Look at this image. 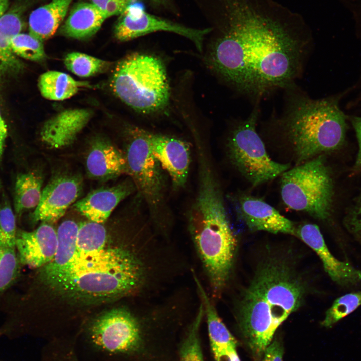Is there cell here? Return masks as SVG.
<instances>
[{"mask_svg": "<svg viewBox=\"0 0 361 361\" xmlns=\"http://www.w3.org/2000/svg\"><path fill=\"white\" fill-rule=\"evenodd\" d=\"M216 361H240L236 348H232L214 357Z\"/></svg>", "mask_w": 361, "mask_h": 361, "instance_id": "38", "label": "cell"}, {"mask_svg": "<svg viewBox=\"0 0 361 361\" xmlns=\"http://www.w3.org/2000/svg\"><path fill=\"white\" fill-rule=\"evenodd\" d=\"M350 120L355 130L358 143V153L353 167V173H357L361 171V117H352Z\"/></svg>", "mask_w": 361, "mask_h": 361, "instance_id": "36", "label": "cell"}, {"mask_svg": "<svg viewBox=\"0 0 361 361\" xmlns=\"http://www.w3.org/2000/svg\"><path fill=\"white\" fill-rule=\"evenodd\" d=\"M88 176L93 179L108 180L127 174V163L123 150L108 138L93 137L90 141L85 157Z\"/></svg>", "mask_w": 361, "mask_h": 361, "instance_id": "16", "label": "cell"}, {"mask_svg": "<svg viewBox=\"0 0 361 361\" xmlns=\"http://www.w3.org/2000/svg\"><path fill=\"white\" fill-rule=\"evenodd\" d=\"M107 231L102 224L92 221L79 224L77 250L83 252L100 250L106 246Z\"/></svg>", "mask_w": 361, "mask_h": 361, "instance_id": "27", "label": "cell"}, {"mask_svg": "<svg viewBox=\"0 0 361 361\" xmlns=\"http://www.w3.org/2000/svg\"><path fill=\"white\" fill-rule=\"evenodd\" d=\"M198 293L206 316L211 347L214 357L230 349L236 348L237 342L219 317L217 310L201 282L192 271Z\"/></svg>", "mask_w": 361, "mask_h": 361, "instance_id": "21", "label": "cell"}, {"mask_svg": "<svg viewBox=\"0 0 361 361\" xmlns=\"http://www.w3.org/2000/svg\"><path fill=\"white\" fill-rule=\"evenodd\" d=\"M344 224L348 232L361 244V194L349 209Z\"/></svg>", "mask_w": 361, "mask_h": 361, "instance_id": "34", "label": "cell"}, {"mask_svg": "<svg viewBox=\"0 0 361 361\" xmlns=\"http://www.w3.org/2000/svg\"><path fill=\"white\" fill-rule=\"evenodd\" d=\"M9 4V0H0V18L6 13Z\"/></svg>", "mask_w": 361, "mask_h": 361, "instance_id": "39", "label": "cell"}, {"mask_svg": "<svg viewBox=\"0 0 361 361\" xmlns=\"http://www.w3.org/2000/svg\"><path fill=\"white\" fill-rule=\"evenodd\" d=\"M110 86L121 101L144 114L163 110L169 100L164 66L150 55L133 53L120 60L113 70Z\"/></svg>", "mask_w": 361, "mask_h": 361, "instance_id": "7", "label": "cell"}, {"mask_svg": "<svg viewBox=\"0 0 361 361\" xmlns=\"http://www.w3.org/2000/svg\"><path fill=\"white\" fill-rule=\"evenodd\" d=\"M82 341L87 349L98 358L104 361H117L140 348V324L127 309H112L101 314L90 323Z\"/></svg>", "mask_w": 361, "mask_h": 361, "instance_id": "10", "label": "cell"}, {"mask_svg": "<svg viewBox=\"0 0 361 361\" xmlns=\"http://www.w3.org/2000/svg\"><path fill=\"white\" fill-rule=\"evenodd\" d=\"M151 2H152L154 4H155L156 5H164L165 4H167V3L169 1V0H150Z\"/></svg>", "mask_w": 361, "mask_h": 361, "instance_id": "41", "label": "cell"}, {"mask_svg": "<svg viewBox=\"0 0 361 361\" xmlns=\"http://www.w3.org/2000/svg\"><path fill=\"white\" fill-rule=\"evenodd\" d=\"M258 116L256 106L249 117L234 128L227 143L231 163L254 186L275 179L290 167L289 164L273 161L267 154L256 129Z\"/></svg>", "mask_w": 361, "mask_h": 361, "instance_id": "9", "label": "cell"}, {"mask_svg": "<svg viewBox=\"0 0 361 361\" xmlns=\"http://www.w3.org/2000/svg\"><path fill=\"white\" fill-rule=\"evenodd\" d=\"M204 316V307L201 302L188 335L182 345L180 361H204L199 336V331Z\"/></svg>", "mask_w": 361, "mask_h": 361, "instance_id": "31", "label": "cell"}, {"mask_svg": "<svg viewBox=\"0 0 361 361\" xmlns=\"http://www.w3.org/2000/svg\"><path fill=\"white\" fill-rule=\"evenodd\" d=\"M72 348H73V347H72ZM63 350H64V349L61 350H60V351H59V352L56 354V355L55 356V357H54V358L53 359L52 361H54V360H55V359L56 358V357H57V356L61 352H62V351H63Z\"/></svg>", "mask_w": 361, "mask_h": 361, "instance_id": "42", "label": "cell"}, {"mask_svg": "<svg viewBox=\"0 0 361 361\" xmlns=\"http://www.w3.org/2000/svg\"><path fill=\"white\" fill-rule=\"evenodd\" d=\"M7 137V128L0 112V163L3 157L6 140Z\"/></svg>", "mask_w": 361, "mask_h": 361, "instance_id": "37", "label": "cell"}, {"mask_svg": "<svg viewBox=\"0 0 361 361\" xmlns=\"http://www.w3.org/2000/svg\"><path fill=\"white\" fill-rule=\"evenodd\" d=\"M159 31L174 33L185 37L201 51L205 38L211 33L212 29L191 28L154 15L147 12L143 6L137 2L119 15L114 28V36L120 41H129Z\"/></svg>", "mask_w": 361, "mask_h": 361, "instance_id": "11", "label": "cell"}, {"mask_svg": "<svg viewBox=\"0 0 361 361\" xmlns=\"http://www.w3.org/2000/svg\"><path fill=\"white\" fill-rule=\"evenodd\" d=\"M11 48L15 55L32 61H40L46 57L43 41L30 33L16 35L12 39Z\"/></svg>", "mask_w": 361, "mask_h": 361, "instance_id": "32", "label": "cell"}, {"mask_svg": "<svg viewBox=\"0 0 361 361\" xmlns=\"http://www.w3.org/2000/svg\"><path fill=\"white\" fill-rule=\"evenodd\" d=\"M64 62L68 70L81 77L94 75L104 70L110 65L107 61L77 52L67 54Z\"/></svg>", "mask_w": 361, "mask_h": 361, "instance_id": "29", "label": "cell"}, {"mask_svg": "<svg viewBox=\"0 0 361 361\" xmlns=\"http://www.w3.org/2000/svg\"><path fill=\"white\" fill-rule=\"evenodd\" d=\"M79 224L72 220L63 221L57 230L58 245L53 260L39 268L38 278L51 277L64 268L71 260L77 250Z\"/></svg>", "mask_w": 361, "mask_h": 361, "instance_id": "23", "label": "cell"}, {"mask_svg": "<svg viewBox=\"0 0 361 361\" xmlns=\"http://www.w3.org/2000/svg\"><path fill=\"white\" fill-rule=\"evenodd\" d=\"M43 180L35 172L21 173L17 177L14 196L16 213L20 216L25 211L35 208L42 195Z\"/></svg>", "mask_w": 361, "mask_h": 361, "instance_id": "25", "label": "cell"}, {"mask_svg": "<svg viewBox=\"0 0 361 361\" xmlns=\"http://www.w3.org/2000/svg\"><path fill=\"white\" fill-rule=\"evenodd\" d=\"M283 352L281 342L275 339L266 348L261 361H283Z\"/></svg>", "mask_w": 361, "mask_h": 361, "instance_id": "35", "label": "cell"}, {"mask_svg": "<svg viewBox=\"0 0 361 361\" xmlns=\"http://www.w3.org/2000/svg\"><path fill=\"white\" fill-rule=\"evenodd\" d=\"M106 19L102 12L92 3L79 2L70 10L60 32L74 39H87L99 30Z\"/></svg>", "mask_w": 361, "mask_h": 361, "instance_id": "20", "label": "cell"}, {"mask_svg": "<svg viewBox=\"0 0 361 361\" xmlns=\"http://www.w3.org/2000/svg\"><path fill=\"white\" fill-rule=\"evenodd\" d=\"M92 117L88 109H67L47 120L41 127V141L49 149H60L72 144Z\"/></svg>", "mask_w": 361, "mask_h": 361, "instance_id": "18", "label": "cell"}, {"mask_svg": "<svg viewBox=\"0 0 361 361\" xmlns=\"http://www.w3.org/2000/svg\"><path fill=\"white\" fill-rule=\"evenodd\" d=\"M147 135V131L137 127L126 129L123 151L127 174L142 198L153 227L166 235L173 219L168 201V181L166 173L151 152Z\"/></svg>", "mask_w": 361, "mask_h": 361, "instance_id": "6", "label": "cell"}, {"mask_svg": "<svg viewBox=\"0 0 361 361\" xmlns=\"http://www.w3.org/2000/svg\"><path fill=\"white\" fill-rule=\"evenodd\" d=\"M305 55L303 46L281 29L237 20L215 33L206 61L236 90L257 99L292 87Z\"/></svg>", "mask_w": 361, "mask_h": 361, "instance_id": "1", "label": "cell"}, {"mask_svg": "<svg viewBox=\"0 0 361 361\" xmlns=\"http://www.w3.org/2000/svg\"><path fill=\"white\" fill-rule=\"evenodd\" d=\"M186 220L211 296L219 298L228 281L238 245L226 206L218 203L203 205L190 214Z\"/></svg>", "mask_w": 361, "mask_h": 361, "instance_id": "5", "label": "cell"}, {"mask_svg": "<svg viewBox=\"0 0 361 361\" xmlns=\"http://www.w3.org/2000/svg\"><path fill=\"white\" fill-rule=\"evenodd\" d=\"M151 152L170 180L174 191L184 188L191 162L190 144L181 139L148 131Z\"/></svg>", "mask_w": 361, "mask_h": 361, "instance_id": "13", "label": "cell"}, {"mask_svg": "<svg viewBox=\"0 0 361 361\" xmlns=\"http://www.w3.org/2000/svg\"><path fill=\"white\" fill-rule=\"evenodd\" d=\"M0 190H1V182H0Z\"/></svg>", "mask_w": 361, "mask_h": 361, "instance_id": "45", "label": "cell"}, {"mask_svg": "<svg viewBox=\"0 0 361 361\" xmlns=\"http://www.w3.org/2000/svg\"><path fill=\"white\" fill-rule=\"evenodd\" d=\"M38 85L43 97L55 101L68 99L81 87L89 86L88 83L77 81L68 74L57 71H48L41 74Z\"/></svg>", "mask_w": 361, "mask_h": 361, "instance_id": "24", "label": "cell"}, {"mask_svg": "<svg viewBox=\"0 0 361 361\" xmlns=\"http://www.w3.org/2000/svg\"><path fill=\"white\" fill-rule=\"evenodd\" d=\"M333 184L322 155L317 156L281 175V195L289 208L325 220L331 215Z\"/></svg>", "mask_w": 361, "mask_h": 361, "instance_id": "8", "label": "cell"}, {"mask_svg": "<svg viewBox=\"0 0 361 361\" xmlns=\"http://www.w3.org/2000/svg\"><path fill=\"white\" fill-rule=\"evenodd\" d=\"M110 0H91V3L100 9L106 3Z\"/></svg>", "mask_w": 361, "mask_h": 361, "instance_id": "40", "label": "cell"}, {"mask_svg": "<svg viewBox=\"0 0 361 361\" xmlns=\"http://www.w3.org/2000/svg\"><path fill=\"white\" fill-rule=\"evenodd\" d=\"M81 175L76 173H55L42 190L40 202L31 216L33 222L54 223L76 202L82 190Z\"/></svg>", "mask_w": 361, "mask_h": 361, "instance_id": "12", "label": "cell"}, {"mask_svg": "<svg viewBox=\"0 0 361 361\" xmlns=\"http://www.w3.org/2000/svg\"><path fill=\"white\" fill-rule=\"evenodd\" d=\"M145 263L123 246L95 251L76 250L69 263L54 276L39 279L59 295L79 301H108L136 293L147 277Z\"/></svg>", "mask_w": 361, "mask_h": 361, "instance_id": "3", "label": "cell"}, {"mask_svg": "<svg viewBox=\"0 0 361 361\" xmlns=\"http://www.w3.org/2000/svg\"><path fill=\"white\" fill-rule=\"evenodd\" d=\"M361 306V291L346 294L337 298L326 311L321 325L331 327Z\"/></svg>", "mask_w": 361, "mask_h": 361, "instance_id": "30", "label": "cell"}, {"mask_svg": "<svg viewBox=\"0 0 361 361\" xmlns=\"http://www.w3.org/2000/svg\"><path fill=\"white\" fill-rule=\"evenodd\" d=\"M73 0H52L30 14L29 33L42 41L50 38L65 18Z\"/></svg>", "mask_w": 361, "mask_h": 361, "instance_id": "22", "label": "cell"}, {"mask_svg": "<svg viewBox=\"0 0 361 361\" xmlns=\"http://www.w3.org/2000/svg\"><path fill=\"white\" fill-rule=\"evenodd\" d=\"M20 9L15 8L0 18V62L3 68H17L20 65L11 48L13 38L23 28Z\"/></svg>", "mask_w": 361, "mask_h": 361, "instance_id": "26", "label": "cell"}, {"mask_svg": "<svg viewBox=\"0 0 361 361\" xmlns=\"http://www.w3.org/2000/svg\"><path fill=\"white\" fill-rule=\"evenodd\" d=\"M289 256L272 254L258 265L237 304V319L254 357L262 358L278 327L302 305L309 285Z\"/></svg>", "mask_w": 361, "mask_h": 361, "instance_id": "2", "label": "cell"}, {"mask_svg": "<svg viewBox=\"0 0 361 361\" xmlns=\"http://www.w3.org/2000/svg\"><path fill=\"white\" fill-rule=\"evenodd\" d=\"M295 235L316 253L324 270L335 283L343 287H351L361 281V271L333 255L316 225L301 224L296 228Z\"/></svg>", "mask_w": 361, "mask_h": 361, "instance_id": "15", "label": "cell"}, {"mask_svg": "<svg viewBox=\"0 0 361 361\" xmlns=\"http://www.w3.org/2000/svg\"><path fill=\"white\" fill-rule=\"evenodd\" d=\"M15 214L7 202L0 207V247L15 248L17 236Z\"/></svg>", "mask_w": 361, "mask_h": 361, "instance_id": "33", "label": "cell"}, {"mask_svg": "<svg viewBox=\"0 0 361 361\" xmlns=\"http://www.w3.org/2000/svg\"><path fill=\"white\" fill-rule=\"evenodd\" d=\"M281 121L299 162L336 150L345 140L346 116L333 98L295 96Z\"/></svg>", "mask_w": 361, "mask_h": 361, "instance_id": "4", "label": "cell"}, {"mask_svg": "<svg viewBox=\"0 0 361 361\" xmlns=\"http://www.w3.org/2000/svg\"><path fill=\"white\" fill-rule=\"evenodd\" d=\"M21 265L15 248L0 247V301L18 281Z\"/></svg>", "mask_w": 361, "mask_h": 361, "instance_id": "28", "label": "cell"}, {"mask_svg": "<svg viewBox=\"0 0 361 361\" xmlns=\"http://www.w3.org/2000/svg\"><path fill=\"white\" fill-rule=\"evenodd\" d=\"M136 191L129 177L111 187L92 191L73 204V208L90 221L103 224L122 200Z\"/></svg>", "mask_w": 361, "mask_h": 361, "instance_id": "19", "label": "cell"}, {"mask_svg": "<svg viewBox=\"0 0 361 361\" xmlns=\"http://www.w3.org/2000/svg\"><path fill=\"white\" fill-rule=\"evenodd\" d=\"M73 349H74V348H73ZM65 350H64L63 351H62V352H61L57 356V357H56V358L55 359L54 361H55L56 359V358H57V357H58L62 352H63V351H65Z\"/></svg>", "mask_w": 361, "mask_h": 361, "instance_id": "43", "label": "cell"}, {"mask_svg": "<svg viewBox=\"0 0 361 361\" xmlns=\"http://www.w3.org/2000/svg\"><path fill=\"white\" fill-rule=\"evenodd\" d=\"M237 205L239 216L250 230L295 235L293 222L261 199L244 195Z\"/></svg>", "mask_w": 361, "mask_h": 361, "instance_id": "17", "label": "cell"}, {"mask_svg": "<svg viewBox=\"0 0 361 361\" xmlns=\"http://www.w3.org/2000/svg\"><path fill=\"white\" fill-rule=\"evenodd\" d=\"M58 245L57 231L49 223L42 222L31 231L18 230L15 249L22 265L39 269L54 257Z\"/></svg>", "mask_w": 361, "mask_h": 361, "instance_id": "14", "label": "cell"}, {"mask_svg": "<svg viewBox=\"0 0 361 361\" xmlns=\"http://www.w3.org/2000/svg\"><path fill=\"white\" fill-rule=\"evenodd\" d=\"M2 68H3V66H2V64H1V62H0V71L1 70V69H2Z\"/></svg>", "mask_w": 361, "mask_h": 361, "instance_id": "44", "label": "cell"}]
</instances>
